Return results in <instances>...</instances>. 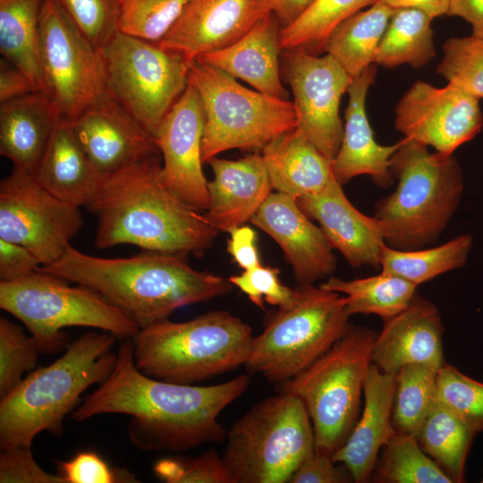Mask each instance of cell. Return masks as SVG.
<instances>
[{
	"label": "cell",
	"instance_id": "7402d4cb",
	"mask_svg": "<svg viewBox=\"0 0 483 483\" xmlns=\"http://www.w3.org/2000/svg\"><path fill=\"white\" fill-rule=\"evenodd\" d=\"M299 207L317 220L327 241L353 267H380L379 257L386 245L379 221L359 211L333 177L324 190L297 199Z\"/></svg>",
	"mask_w": 483,
	"mask_h": 483
},
{
	"label": "cell",
	"instance_id": "f5cc1de1",
	"mask_svg": "<svg viewBox=\"0 0 483 483\" xmlns=\"http://www.w3.org/2000/svg\"><path fill=\"white\" fill-rule=\"evenodd\" d=\"M446 14L466 20L472 27L471 36L483 38V0H449Z\"/></svg>",
	"mask_w": 483,
	"mask_h": 483
},
{
	"label": "cell",
	"instance_id": "ee69618b",
	"mask_svg": "<svg viewBox=\"0 0 483 483\" xmlns=\"http://www.w3.org/2000/svg\"><path fill=\"white\" fill-rule=\"evenodd\" d=\"M155 474L167 483H232L223 457L210 448L197 457L171 456L157 461Z\"/></svg>",
	"mask_w": 483,
	"mask_h": 483
},
{
	"label": "cell",
	"instance_id": "1f68e13d",
	"mask_svg": "<svg viewBox=\"0 0 483 483\" xmlns=\"http://www.w3.org/2000/svg\"><path fill=\"white\" fill-rule=\"evenodd\" d=\"M478 433L461 417L436 400L415 436L422 450L452 479L465 480V464Z\"/></svg>",
	"mask_w": 483,
	"mask_h": 483
},
{
	"label": "cell",
	"instance_id": "cb8c5ba5",
	"mask_svg": "<svg viewBox=\"0 0 483 483\" xmlns=\"http://www.w3.org/2000/svg\"><path fill=\"white\" fill-rule=\"evenodd\" d=\"M395 375L370 363L363 386L364 409L344 444L332 455L354 482L371 479L379 452L395 435L392 421Z\"/></svg>",
	"mask_w": 483,
	"mask_h": 483
},
{
	"label": "cell",
	"instance_id": "ab89813d",
	"mask_svg": "<svg viewBox=\"0 0 483 483\" xmlns=\"http://www.w3.org/2000/svg\"><path fill=\"white\" fill-rule=\"evenodd\" d=\"M437 72L448 83L483 98V38L473 36L452 38L443 46Z\"/></svg>",
	"mask_w": 483,
	"mask_h": 483
},
{
	"label": "cell",
	"instance_id": "db71d44e",
	"mask_svg": "<svg viewBox=\"0 0 483 483\" xmlns=\"http://www.w3.org/2000/svg\"><path fill=\"white\" fill-rule=\"evenodd\" d=\"M316 0H266L269 11L277 18L282 29L298 20Z\"/></svg>",
	"mask_w": 483,
	"mask_h": 483
},
{
	"label": "cell",
	"instance_id": "f35d334b",
	"mask_svg": "<svg viewBox=\"0 0 483 483\" xmlns=\"http://www.w3.org/2000/svg\"><path fill=\"white\" fill-rule=\"evenodd\" d=\"M190 0H121L118 30L158 44Z\"/></svg>",
	"mask_w": 483,
	"mask_h": 483
},
{
	"label": "cell",
	"instance_id": "7bdbcfd3",
	"mask_svg": "<svg viewBox=\"0 0 483 483\" xmlns=\"http://www.w3.org/2000/svg\"><path fill=\"white\" fill-rule=\"evenodd\" d=\"M81 32L99 50L118 31L120 0H56Z\"/></svg>",
	"mask_w": 483,
	"mask_h": 483
},
{
	"label": "cell",
	"instance_id": "7dc6e473",
	"mask_svg": "<svg viewBox=\"0 0 483 483\" xmlns=\"http://www.w3.org/2000/svg\"><path fill=\"white\" fill-rule=\"evenodd\" d=\"M1 483H65L59 474L45 471L35 461L31 446H1Z\"/></svg>",
	"mask_w": 483,
	"mask_h": 483
},
{
	"label": "cell",
	"instance_id": "8fae6325",
	"mask_svg": "<svg viewBox=\"0 0 483 483\" xmlns=\"http://www.w3.org/2000/svg\"><path fill=\"white\" fill-rule=\"evenodd\" d=\"M188 80L204 108L203 163L233 148L262 150L296 127L292 102L249 89L220 69L194 60Z\"/></svg>",
	"mask_w": 483,
	"mask_h": 483
},
{
	"label": "cell",
	"instance_id": "9a60e30c",
	"mask_svg": "<svg viewBox=\"0 0 483 483\" xmlns=\"http://www.w3.org/2000/svg\"><path fill=\"white\" fill-rule=\"evenodd\" d=\"M283 54L296 128L333 161L343 136L340 102L352 78L328 54L318 56L292 50Z\"/></svg>",
	"mask_w": 483,
	"mask_h": 483
},
{
	"label": "cell",
	"instance_id": "ba28073f",
	"mask_svg": "<svg viewBox=\"0 0 483 483\" xmlns=\"http://www.w3.org/2000/svg\"><path fill=\"white\" fill-rule=\"evenodd\" d=\"M375 338L370 329L349 326L322 356L279 384V391L296 396L304 404L316 451L332 456L353 428Z\"/></svg>",
	"mask_w": 483,
	"mask_h": 483
},
{
	"label": "cell",
	"instance_id": "f6af8a7d",
	"mask_svg": "<svg viewBox=\"0 0 483 483\" xmlns=\"http://www.w3.org/2000/svg\"><path fill=\"white\" fill-rule=\"evenodd\" d=\"M229 280L259 309L265 308L264 302L285 308L294 303L298 297L297 288L292 289L282 284L278 268L262 264L231 275Z\"/></svg>",
	"mask_w": 483,
	"mask_h": 483
},
{
	"label": "cell",
	"instance_id": "d6986e66",
	"mask_svg": "<svg viewBox=\"0 0 483 483\" xmlns=\"http://www.w3.org/2000/svg\"><path fill=\"white\" fill-rule=\"evenodd\" d=\"M269 13L266 0H190L157 45L191 63L232 45Z\"/></svg>",
	"mask_w": 483,
	"mask_h": 483
},
{
	"label": "cell",
	"instance_id": "b9f144b4",
	"mask_svg": "<svg viewBox=\"0 0 483 483\" xmlns=\"http://www.w3.org/2000/svg\"><path fill=\"white\" fill-rule=\"evenodd\" d=\"M436 400L461 417L477 433L483 430V383L445 363L437 373Z\"/></svg>",
	"mask_w": 483,
	"mask_h": 483
},
{
	"label": "cell",
	"instance_id": "9c48e42d",
	"mask_svg": "<svg viewBox=\"0 0 483 483\" xmlns=\"http://www.w3.org/2000/svg\"><path fill=\"white\" fill-rule=\"evenodd\" d=\"M0 308L21 321L40 353L53 354L70 344L67 326H86L133 338L136 322L95 291L37 270L14 282H0Z\"/></svg>",
	"mask_w": 483,
	"mask_h": 483
},
{
	"label": "cell",
	"instance_id": "f546056e",
	"mask_svg": "<svg viewBox=\"0 0 483 483\" xmlns=\"http://www.w3.org/2000/svg\"><path fill=\"white\" fill-rule=\"evenodd\" d=\"M394 9L377 1L339 23L328 36L325 52L352 77L373 64Z\"/></svg>",
	"mask_w": 483,
	"mask_h": 483
},
{
	"label": "cell",
	"instance_id": "52a82bcc",
	"mask_svg": "<svg viewBox=\"0 0 483 483\" xmlns=\"http://www.w3.org/2000/svg\"><path fill=\"white\" fill-rule=\"evenodd\" d=\"M223 460L232 483H286L315 451L309 413L281 392L259 401L226 432Z\"/></svg>",
	"mask_w": 483,
	"mask_h": 483
},
{
	"label": "cell",
	"instance_id": "681fc988",
	"mask_svg": "<svg viewBox=\"0 0 483 483\" xmlns=\"http://www.w3.org/2000/svg\"><path fill=\"white\" fill-rule=\"evenodd\" d=\"M40 266L38 258L29 249L0 239V282L21 280Z\"/></svg>",
	"mask_w": 483,
	"mask_h": 483
},
{
	"label": "cell",
	"instance_id": "44dd1931",
	"mask_svg": "<svg viewBox=\"0 0 483 483\" xmlns=\"http://www.w3.org/2000/svg\"><path fill=\"white\" fill-rule=\"evenodd\" d=\"M376 336L371 362L380 370L395 375L409 364L440 369L443 353V325L436 305L415 294L409 306L384 320Z\"/></svg>",
	"mask_w": 483,
	"mask_h": 483
},
{
	"label": "cell",
	"instance_id": "277c9868",
	"mask_svg": "<svg viewBox=\"0 0 483 483\" xmlns=\"http://www.w3.org/2000/svg\"><path fill=\"white\" fill-rule=\"evenodd\" d=\"M116 336L89 331L77 338L64 354L47 367L31 371L0 402V445L32 446L43 431L61 436L64 419L80 395L112 373L117 353Z\"/></svg>",
	"mask_w": 483,
	"mask_h": 483
},
{
	"label": "cell",
	"instance_id": "816d5d0a",
	"mask_svg": "<svg viewBox=\"0 0 483 483\" xmlns=\"http://www.w3.org/2000/svg\"><path fill=\"white\" fill-rule=\"evenodd\" d=\"M38 91L30 79L17 67L2 58L0 61V103Z\"/></svg>",
	"mask_w": 483,
	"mask_h": 483
},
{
	"label": "cell",
	"instance_id": "836d02e7",
	"mask_svg": "<svg viewBox=\"0 0 483 483\" xmlns=\"http://www.w3.org/2000/svg\"><path fill=\"white\" fill-rule=\"evenodd\" d=\"M319 286L345 294L350 316L374 314L384 320L406 309L415 296L417 288V285L402 277L384 272L348 281L329 277Z\"/></svg>",
	"mask_w": 483,
	"mask_h": 483
},
{
	"label": "cell",
	"instance_id": "d6a6232c",
	"mask_svg": "<svg viewBox=\"0 0 483 483\" xmlns=\"http://www.w3.org/2000/svg\"><path fill=\"white\" fill-rule=\"evenodd\" d=\"M432 20L428 14L418 9H394L374 63L386 68L403 64L416 69L425 66L436 55Z\"/></svg>",
	"mask_w": 483,
	"mask_h": 483
},
{
	"label": "cell",
	"instance_id": "30bf717a",
	"mask_svg": "<svg viewBox=\"0 0 483 483\" xmlns=\"http://www.w3.org/2000/svg\"><path fill=\"white\" fill-rule=\"evenodd\" d=\"M297 290L294 303L278 308L253 338L244 364L249 374L282 384L322 356L350 326L344 296L312 284Z\"/></svg>",
	"mask_w": 483,
	"mask_h": 483
},
{
	"label": "cell",
	"instance_id": "ac0fdd59",
	"mask_svg": "<svg viewBox=\"0 0 483 483\" xmlns=\"http://www.w3.org/2000/svg\"><path fill=\"white\" fill-rule=\"evenodd\" d=\"M70 123L104 177L160 154L155 139L108 93Z\"/></svg>",
	"mask_w": 483,
	"mask_h": 483
},
{
	"label": "cell",
	"instance_id": "8d00e7d4",
	"mask_svg": "<svg viewBox=\"0 0 483 483\" xmlns=\"http://www.w3.org/2000/svg\"><path fill=\"white\" fill-rule=\"evenodd\" d=\"M371 479L383 483H453L414 435L398 432L382 448Z\"/></svg>",
	"mask_w": 483,
	"mask_h": 483
},
{
	"label": "cell",
	"instance_id": "60d3db41",
	"mask_svg": "<svg viewBox=\"0 0 483 483\" xmlns=\"http://www.w3.org/2000/svg\"><path fill=\"white\" fill-rule=\"evenodd\" d=\"M39 348L35 338L5 318H0V398L12 393L31 372L38 360Z\"/></svg>",
	"mask_w": 483,
	"mask_h": 483
},
{
	"label": "cell",
	"instance_id": "4fadbf2b",
	"mask_svg": "<svg viewBox=\"0 0 483 483\" xmlns=\"http://www.w3.org/2000/svg\"><path fill=\"white\" fill-rule=\"evenodd\" d=\"M39 60L45 92L61 117L75 120L107 92L101 51L75 27L56 0H44Z\"/></svg>",
	"mask_w": 483,
	"mask_h": 483
},
{
	"label": "cell",
	"instance_id": "e0dca14e",
	"mask_svg": "<svg viewBox=\"0 0 483 483\" xmlns=\"http://www.w3.org/2000/svg\"><path fill=\"white\" fill-rule=\"evenodd\" d=\"M205 114L197 89L190 83L165 117L155 138L162 154L163 185L191 208L205 211L209 204L202 171Z\"/></svg>",
	"mask_w": 483,
	"mask_h": 483
},
{
	"label": "cell",
	"instance_id": "2e32d148",
	"mask_svg": "<svg viewBox=\"0 0 483 483\" xmlns=\"http://www.w3.org/2000/svg\"><path fill=\"white\" fill-rule=\"evenodd\" d=\"M479 99L448 83L443 88L417 80L395 107V128L404 137L453 155L482 129Z\"/></svg>",
	"mask_w": 483,
	"mask_h": 483
},
{
	"label": "cell",
	"instance_id": "d4e9b609",
	"mask_svg": "<svg viewBox=\"0 0 483 483\" xmlns=\"http://www.w3.org/2000/svg\"><path fill=\"white\" fill-rule=\"evenodd\" d=\"M376 73L377 69L371 64L360 75L352 78L347 90L349 100L343 140L332 162L334 177L342 186L361 174H369L383 187L389 186L393 179L391 157L400 141L390 146L378 144L374 139L365 108L367 93Z\"/></svg>",
	"mask_w": 483,
	"mask_h": 483
},
{
	"label": "cell",
	"instance_id": "83f0119b",
	"mask_svg": "<svg viewBox=\"0 0 483 483\" xmlns=\"http://www.w3.org/2000/svg\"><path fill=\"white\" fill-rule=\"evenodd\" d=\"M60 118L44 91L0 103V154L10 159L13 167L32 174Z\"/></svg>",
	"mask_w": 483,
	"mask_h": 483
},
{
	"label": "cell",
	"instance_id": "bcb514c9",
	"mask_svg": "<svg viewBox=\"0 0 483 483\" xmlns=\"http://www.w3.org/2000/svg\"><path fill=\"white\" fill-rule=\"evenodd\" d=\"M57 464V474L65 483L139 482L133 473L125 469L112 468L92 451L79 452L72 459Z\"/></svg>",
	"mask_w": 483,
	"mask_h": 483
},
{
	"label": "cell",
	"instance_id": "d590c367",
	"mask_svg": "<svg viewBox=\"0 0 483 483\" xmlns=\"http://www.w3.org/2000/svg\"><path fill=\"white\" fill-rule=\"evenodd\" d=\"M378 0H316L293 23L280 33L282 50L318 55L325 52L332 30L352 14Z\"/></svg>",
	"mask_w": 483,
	"mask_h": 483
},
{
	"label": "cell",
	"instance_id": "6da1fadb",
	"mask_svg": "<svg viewBox=\"0 0 483 483\" xmlns=\"http://www.w3.org/2000/svg\"><path fill=\"white\" fill-rule=\"evenodd\" d=\"M250 383L249 374L204 386L148 377L135 366L132 339L127 338L112 373L73 411L72 419L80 422L102 414H124L130 417L127 432L135 447L181 453L225 440L227 430L218 417Z\"/></svg>",
	"mask_w": 483,
	"mask_h": 483
},
{
	"label": "cell",
	"instance_id": "7c38bea8",
	"mask_svg": "<svg viewBox=\"0 0 483 483\" xmlns=\"http://www.w3.org/2000/svg\"><path fill=\"white\" fill-rule=\"evenodd\" d=\"M108 94L154 139L188 86V62L157 44L116 31L100 49Z\"/></svg>",
	"mask_w": 483,
	"mask_h": 483
},
{
	"label": "cell",
	"instance_id": "484cf974",
	"mask_svg": "<svg viewBox=\"0 0 483 483\" xmlns=\"http://www.w3.org/2000/svg\"><path fill=\"white\" fill-rule=\"evenodd\" d=\"M281 30L277 18L269 13L232 45L195 60L241 79L259 92L289 100L280 78Z\"/></svg>",
	"mask_w": 483,
	"mask_h": 483
},
{
	"label": "cell",
	"instance_id": "9f6ffc18",
	"mask_svg": "<svg viewBox=\"0 0 483 483\" xmlns=\"http://www.w3.org/2000/svg\"><path fill=\"white\" fill-rule=\"evenodd\" d=\"M481 482L483 483V478H482V479H481Z\"/></svg>",
	"mask_w": 483,
	"mask_h": 483
},
{
	"label": "cell",
	"instance_id": "ffe728a7",
	"mask_svg": "<svg viewBox=\"0 0 483 483\" xmlns=\"http://www.w3.org/2000/svg\"><path fill=\"white\" fill-rule=\"evenodd\" d=\"M250 222L280 246L299 284H313L335 271L333 247L296 199L271 192Z\"/></svg>",
	"mask_w": 483,
	"mask_h": 483
},
{
	"label": "cell",
	"instance_id": "f1b7e54d",
	"mask_svg": "<svg viewBox=\"0 0 483 483\" xmlns=\"http://www.w3.org/2000/svg\"><path fill=\"white\" fill-rule=\"evenodd\" d=\"M272 189L296 199L316 194L334 177L332 162L296 127L261 150Z\"/></svg>",
	"mask_w": 483,
	"mask_h": 483
},
{
	"label": "cell",
	"instance_id": "5b68a950",
	"mask_svg": "<svg viewBox=\"0 0 483 483\" xmlns=\"http://www.w3.org/2000/svg\"><path fill=\"white\" fill-rule=\"evenodd\" d=\"M390 172L395 191L375 205L374 217L393 249H422L436 242L457 210L464 191L459 163L453 155L431 153L404 137L393 154Z\"/></svg>",
	"mask_w": 483,
	"mask_h": 483
},
{
	"label": "cell",
	"instance_id": "4dcf8cb0",
	"mask_svg": "<svg viewBox=\"0 0 483 483\" xmlns=\"http://www.w3.org/2000/svg\"><path fill=\"white\" fill-rule=\"evenodd\" d=\"M44 0H0V53L45 92L39 60V26Z\"/></svg>",
	"mask_w": 483,
	"mask_h": 483
},
{
	"label": "cell",
	"instance_id": "7a4b0ae2",
	"mask_svg": "<svg viewBox=\"0 0 483 483\" xmlns=\"http://www.w3.org/2000/svg\"><path fill=\"white\" fill-rule=\"evenodd\" d=\"M161 168L155 155L104 178L86 207L97 219L96 247L131 244L146 251L195 257L211 247L219 231L163 185Z\"/></svg>",
	"mask_w": 483,
	"mask_h": 483
},
{
	"label": "cell",
	"instance_id": "5bb4252c",
	"mask_svg": "<svg viewBox=\"0 0 483 483\" xmlns=\"http://www.w3.org/2000/svg\"><path fill=\"white\" fill-rule=\"evenodd\" d=\"M79 207L43 188L32 174L13 167L0 182V239L29 249L47 266L59 259L80 231Z\"/></svg>",
	"mask_w": 483,
	"mask_h": 483
},
{
	"label": "cell",
	"instance_id": "8992f818",
	"mask_svg": "<svg viewBox=\"0 0 483 483\" xmlns=\"http://www.w3.org/2000/svg\"><path fill=\"white\" fill-rule=\"evenodd\" d=\"M254 336L241 318L213 310L183 322L168 318L140 328L133 359L143 374L192 385L244 366Z\"/></svg>",
	"mask_w": 483,
	"mask_h": 483
},
{
	"label": "cell",
	"instance_id": "e575fe53",
	"mask_svg": "<svg viewBox=\"0 0 483 483\" xmlns=\"http://www.w3.org/2000/svg\"><path fill=\"white\" fill-rule=\"evenodd\" d=\"M473 245L471 234H462L430 249L401 250L386 244L381 250V272L402 277L415 285L463 267Z\"/></svg>",
	"mask_w": 483,
	"mask_h": 483
},
{
	"label": "cell",
	"instance_id": "603a6c76",
	"mask_svg": "<svg viewBox=\"0 0 483 483\" xmlns=\"http://www.w3.org/2000/svg\"><path fill=\"white\" fill-rule=\"evenodd\" d=\"M207 163L214 174L208 182L209 204L203 214L208 223L229 232L250 221L273 190L262 155L256 152L236 160L214 157Z\"/></svg>",
	"mask_w": 483,
	"mask_h": 483
},
{
	"label": "cell",
	"instance_id": "3957f363",
	"mask_svg": "<svg viewBox=\"0 0 483 483\" xmlns=\"http://www.w3.org/2000/svg\"><path fill=\"white\" fill-rule=\"evenodd\" d=\"M185 257L146 251L99 258L70 245L59 259L38 269L95 291L143 328L233 289L229 278L198 271Z\"/></svg>",
	"mask_w": 483,
	"mask_h": 483
},
{
	"label": "cell",
	"instance_id": "f907efd6",
	"mask_svg": "<svg viewBox=\"0 0 483 483\" xmlns=\"http://www.w3.org/2000/svg\"><path fill=\"white\" fill-rule=\"evenodd\" d=\"M227 242V251L234 262L243 270L253 268L261 264L257 246L255 231L247 225L231 229Z\"/></svg>",
	"mask_w": 483,
	"mask_h": 483
},
{
	"label": "cell",
	"instance_id": "74e56055",
	"mask_svg": "<svg viewBox=\"0 0 483 483\" xmlns=\"http://www.w3.org/2000/svg\"><path fill=\"white\" fill-rule=\"evenodd\" d=\"M438 369L409 364L395 374L392 421L398 433L416 434L436 402Z\"/></svg>",
	"mask_w": 483,
	"mask_h": 483
},
{
	"label": "cell",
	"instance_id": "c3c4849f",
	"mask_svg": "<svg viewBox=\"0 0 483 483\" xmlns=\"http://www.w3.org/2000/svg\"><path fill=\"white\" fill-rule=\"evenodd\" d=\"M332 456L314 451L293 472L291 483H345L353 481L348 470L338 467Z\"/></svg>",
	"mask_w": 483,
	"mask_h": 483
},
{
	"label": "cell",
	"instance_id": "4316f807",
	"mask_svg": "<svg viewBox=\"0 0 483 483\" xmlns=\"http://www.w3.org/2000/svg\"><path fill=\"white\" fill-rule=\"evenodd\" d=\"M32 175L47 191L79 208L94 199L105 178L89 159L70 121L63 117Z\"/></svg>",
	"mask_w": 483,
	"mask_h": 483
},
{
	"label": "cell",
	"instance_id": "6f0895ef",
	"mask_svg": "<svg viewBox=\"0 0 483 483\" xmlns=\"http://www.w3.org/2000/svg\"><path fill=\"white\" fill-rule=\"evenodd\" d=\"M120 2H121V0H120Z\"/></svg>",
	"mask_w": 483,
	"mask_h": 483
},
{
	"label": "cell",
	"instance_id": "11a10c76",
	"mask_svg": "<svg viewBox=\"0 0 483 483\" xmlns=\"http://www.w3.org/2000/svg\"><path fill=\"white\" fill-rule=\"evenodd\" d=\"M393 9L413 8L428 14L432 19L446 14L449 0H378Z\"/></svg>",
	"mask_w": 483,
	"mask_h": 483
}]
</instances>
